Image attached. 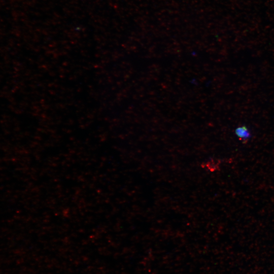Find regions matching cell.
<instances>
[{"label": "cell", "instance_id": "cell-1", "mask_svg": "<svg viewBox=\"0 0 274 274\" xmlns=\"http://www.w3.org/2000/svg\"><path fill=\"white\" fill-rule=\"evenodd\" d=\"M235 134L238 138L243 141H246L251 137L250 132L245 126L238 127L235 129Z\"/></svg>", "mask_w": 274, "mask_h": 274}]
</instances>
